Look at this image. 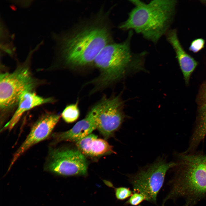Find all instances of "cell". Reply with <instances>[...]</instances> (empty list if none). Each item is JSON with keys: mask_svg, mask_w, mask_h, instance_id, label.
Segmentation results:
<instances>
[{"mask_svg": "<svg viewBox=\"0 0 206 206\" xmlns=\"http://www.w3.org/2000/svg\"><path fill=\"white\" fill-rule=\"evenodd\" d=\"M12 42L9 43H0V47L2 51L7 53L11 56H13L15 53V48Z\"/></svg>", "mask_w": 206, "mask_h": 206, "instance_id": "obj_21", "label": "cell"}, {"mask_svg": "<svg viewBox=\"0 0 206 206\" xmlns=\"http://www.w3.org/2000/svg\"><path fill=\"white\" fill-rule=\"evenodd\" d=\"M115 191L116 198L121 200H124L130 197L132 194V191L129 188L125 187L116 188Z\"/></svg>", "mask_w": 206, "mask_h": 206, "instance_id": "obj_16", "label": "cell"}, {"mask_svg": "<svg viewBox=\"0 0 206 206\" xmlns=\"http://www.w3.org/2000/svg\"><path fill=\"white\" fill-rule=\"evenodd\" d=\"M197 126L192 136L190 148L193 149L206 135V103L199 106Z\"/></svg>", "mask_w": 206, "mask_h": 206, "instance_id": "obj_14", "label": "cell"}, {"mask_svg": "<svg viewBox=\"0 0 206 206\" xmlns=\"http://www.w3.org/2000/svg\"><path fill=\"white\" fill-rule=\"evenodd\" d=\"M88 165L85 155L78 149L50 148L44 169L57 175L85 176Z\"/></svg>", "mask_w": 206, "mask_h": 206, "instance_id": "obj_7", "label": "cell"}, {"mask_svg": "<svg viewBox=\"0 0 206 206\" xmlns=\"http://www.w3.org/2000/svg\"><path fill=\"white\" fill-rule=\"evenodd\" d=\"M77 149L84 155L96 157L115 153L112 146L105 140L90 134L76 142Z\"/></svg>", "mask_w": 206, "mask_h": 206, "instance_id": "obj_13", "label": "cell"}, {"mask_svg": "<svg viewBox=\"0 0 206 206\" xmlns=\"http://www.w3.org/2000/svg\"><path fill=\"white\" fill-rule=\"evenodd\" d=\"M176 165L177 163L167 162L164 158L160 157L153 163L140 169L129 177L133 193H140L144 195L146 200L155 203L167 172Z\"/></svg>", "mask_w": 206, "mask_h": 206, "instance_id": "obj_5", "label": "cell"}, {"mask_svg": "<svg viewBox=\"0 0 206 206\" xmlns=\"http://www.w3.org/2000/svg\"><path fill=\"white\" fill-rule=\"evenodd\" d=\"M167 41L174 49L186 84L198 65L197 61L184 49L178 39L177 30L169 29L165 35Z\"/></svg>", "mask_w": 206, "mask_h": 206, "instance_id": "obj_11", "label": "cell"}, {"mask_svg": "<svg viewBox=\"0 0 206 206\" xmlns=\"http://www.w3.org/2000/svg\"><path fill=\"white\" fill-rule=\"evenodd\" d=\"M50 98H44L31 91L23 92L20 96L17 108L11 118L4 126L2 130H11L19 120L23 114L26 111L35 107L52 102Z\"/></svg>", "mask_w": 206, "mask_h": 206, "instance_id": "obj_12", "label": "cell"}, {"mask_svg": "<svg viewBox=\"0 0 206 206\" xmlns=\"http://www.w3.org/2000/svg\"><path fill=\"white\" fill-rule=\"evenodd\" d=\"M97 111L94 106L83 119L67 131L54 134V142L67 141L76 142L91 133L97 128Z\"/></svg>", "mask_w": 206, "mask_h": 206, "instance_id": "obj_10", "label": "cell"}, {"mask_svg": "<svg viewBox=\"0 0 206 206\" xmlns=\"http://www.w3.org/2000/svg\"><path fill=\"white\" fill-rule=\"evenodd\" d=\"M122 103L119 96L105 99L96 104L97 128L107 139L120 126L124 118Z\"/></svg>", "mask_w": 206, "mask_h": 206, "instance_id": "obj_8", "label": "cell"}, {"mask_svg": "<svg viewBox=\"0 0 206 206\" xmlns=\"http://www.w3.org/2000/svg\"><path fill=\"white\" fill-rule=\"evenodd\" d=\"M201 1L202 3H203L206 6V0H203Z\"/></svg>", "mask_w": 206, "mask_h": 206, "instance_id": "obj_22", "label": "cell"}, {"mask_svg": "<svg viewBox=\"0 0 206 206\" xmlns=\"http://www.w3.org/2000/svg\"><path fill=\"white\" fill-rule=\"evenodd\" d=\"M52 37L56 42V53L67 64L74 66L94 62L101 49L111 42L108 27L99 23L84 26L69 36L62 37L52 33Z\"/></svg>", "mask_w": 206, "mask_h": 206, "instance_id": "obj_2", "label": "cell"}, {"mask_svg": "<svg viewBox=\"0 0 206 206\" xmlns=\"http://www.w3.org/2000/svg\"><path fill=\"white\" fill-rule=\"evenodd\" d=\"M36 84L27 67L21 66L11 73L1 74L0 76V107L7 111L18 104L24 92L31 91Z\"/></svg>", "mask_w": 206, "mask_h": 206, "instance_id": "obj_6", "label": "cell"}, {"mask_svg": "<svg viewBox=\"0 0 206 206\" xmlns=\"http://www.w3.org/2000/svg\"><path fill=\"white\" fill-rule=\"evenodd\" d=\"M197 100L199 106L206 103V81L201 86Z\"/></svg>", "mask_w": 206, "mask_h": 206, "instance_id": "obj_20", "label": "cell"}, {"mask_svg": "<svg viewBox=\"0 0 206 206\" xmlns=\"http://www.w3.org/2000/svg\"><path fill=\"white\" fill-rule=\"evenodd\" d=\"M138 206H141V205H139ZM190 206L189 205H187V204H185H185L183 206Z\"/></svg>", "mask_w": 206, "mask_h": 206, "instance_id": "obj_23", "label": "cell"}, {"mask_svg": "<svg viewBox=\"0 0 206 206\" xmlns=\"http://www.w3.org/2000/svg\"><path fill=\"white\" fill-rule=\"evenodd\" d=\"M80 114L78 103L67 106L62 114V117L65 121L70 123L74 122L78 118Z\"/></svg>", "mask_w": 206, "mask_h": 206, "instance_id": "obj_15", "label": "cell"}, {"mask_svg": "<svg viewBox=\"0 0 206 206\" xmlns=\"http://www.w3.org/2000/svg\"><path fill=\"white\" fill-rule=\"evenodd\" d=\"M205 43V40L202 38L195 39L191 43L189 50L194 53H198L204 48Z\"/></svg>", "mask_w": 206, "mask_h": 206, "instance_id": "obj_17", "label": "cell"}, {"mask_svg": "<svg viewBox=\"0 0 206 206\" xmlns=\"http://www.w3.org/2000/svg\"><path fill=\"white\" fill-rule=\"evenodd\" d=\"M133 31H129L126 39L120 43L111 42L105 46L94 63L100 71L96 80L98 85L105 86L121 78L129 69L142 67L146 51L133 52L131 42Z\"/></svg>", "mask_w": 206, "mask_h": 206, "instance_id": "obj_4", "label": "cell"}, {"mask_svg": "<svg viewBox=\"0 0 206 206\" xmlns=\"http://www.w3.org/2000/svg\"><path fill=\"white\" fill-rule=\"evenodd\" d=\"M177 163L175 175L168 183L170 190L163 206L168 200L184 199L185 204L194 206L206 200V155L183 154Z\"/></svg>", "mask_w": 206, "mask_h": 206, "instance_id": "obj_3", "label": "cell"}, {"mask_svg": "<svg viewBox=\"0 0 206 206\" xmlns=\"http://www.w3.org/2000/svg\"><path fill=\"white\" fill-rule=\"evenodd\" d=\"M145 200H146L145 198L142 195L138 193H134L126 202V203L136 206Z\"/></svg>", "mask_w": 206, "mask_h": 206, "instance_id": "obj_18", "label": "cell"}, {"mask_svg": "<svg viewBox=\"0 0 206 206\" xmlns=\"http://www.w3.org/2000/svg\"><path fill=\"white\" fill-rule=\"evenodd\" d=\"M1 21L0 23V43H7L9 39L10 34L4 23Z\"/></svg>", "mask_w": 206, "mask_h": 206, "instance_id": "obj_19", "label": "cell"}, {"mask_svg": "<svg viewBox=\"0 0 206 206\" xmlns=\"http://www.w3.org/2000/svg\"><path fill=\"white\" fill-rule=\"evenodd\" d=\"M130 1L134 7L119 28L134 31L145 39L157 43L169 30L177 1L154 0L148 3L138 0Z\"/></svg>", "mask_w": 206, "mask_h": 206, "instance_id": "obj_1", "label": "cell"}, {"mask_svg": "<svg viewBox=\"0 0 206 206\" xmlns=\"http://www.w3.org/2000/svg\"><path fill=\"white\" fill-rule=\"evenodd\" d=\"M60 118V116L57 114H47L41 118L34 124L28 135L14 154L8 171L24 152L50 135Z\"/></svg>", "mask_w": 206, "mask_h": 206, "instance_id": "obj_9", "label": "cell"}]
</instances>
